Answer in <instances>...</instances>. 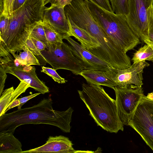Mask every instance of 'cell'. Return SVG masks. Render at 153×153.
Returning <instances> with one entry per match:
<instances>
[{"mask_svg":"<svg viewBox=\"0 0 153 153\" xmlns=\"http://www.w3.org/2000/svg\"><path fill=\"white\" fill-rule=\"evenodd\" d=\"M73 0H65V6L70 4Z\"/></svg>","mask_w":153,"mask_h":153,"instance_id":"cell-36","label":"cell"},{"mask_svg":"<svg viewBox=\"0 0 153 153\" xmlns=\"http://www.w3.org/2000/svg\"><path fill=\"white\" fill-rule=\"evenodd\" d=\"M128 3L127 22L134 34L145 43L148 40V12L153 0H128Z\"/></svg>","mask_w":153,"mask_h":153,"instance_id":"cell-8","label":"cell"},{"mask_svg":"<svg viewBox=\"0 0 153 153\" xmlns=\"http://www.w3.org/2000/svg\"><path fill=\"white\" fill-rule=\"evenodd\" d=\"M42 24L48 45L63 42V39L60 36L47 21L43 20Z\"/></svg>","mask_w":153,"mask_h":153,"instance_id":"cell-20","label":"cell"},{"mask_svg":"<svg viewBox=\"0 0 153 153\" xmlns=\"http://www.w3.org/2000/svg\"><path fill=\"white\" fill-rule=\"evenodd\" d=\"M23 46L26 48L34 55L37 56L41 55V52H39L36 48L31 38L30 35L27 39Z\"/></svg>","mask_w":153,"mask_h":153,"instance_id":"cell-27","label":"cell"},{"mask_svg":"<svg viewBox=\"0 0 153 153\" xmlns=\"http://www.w3.org/2000/svg\"><path fill=\"white\" fill-rule=\"evenodd\" d=\"M10 18L3 14L0 15V37L6 31L9 23Z\"/></svg>","mask_w":153,"mask_h":153,"instance_id":"cell-26","label":"cell"},{"mask_svg":"<svg viewBox=\"0 0 153 153\" xmlns=\"http://www.w3.org/2000/svg\"><path fill=\"white\" fill-rule=\"evenodd\" d=\"M30 35L42 42L47 48L48 45L45 30L43 27L42 21L36 22L30 27Z\"/></svg>","mask_w":153,"mask_h":153,"instance_id":"cell-19","label":"cell"},{"mask_svg":"<svg viewBox=\"0 0 153 153\" xmlns=\"http://www.w3.org/2000/svg\"><path fill=\"white\" fill-rule=\"evenodd\" d=\"M19 51V54H16L15 53H11L15 59L19 60L23 65L30 66L32 65H40L39 60L31 52L25 47L22 48V51Z\"/></svg>","mask_w":153,"mask_h":153,"instance_id":"cell-18","label":"cell"},{"mask_svg":"<svg viewBox=\"0 0 153 153\" xmlns=\"http://www.w3.org/2000/svg\"><path fill=\"white\" fill-rule=\"evenodd\" d=\"M78 90L80 99L97 125L110 133L123 131V124L118 111L116 100L101 85L83 83Z\"/></svg>","mask_w":153,"mask_h":153,"instance_id":"cell-3","label":"cell"},{"mask_svg":"<svg viewBox=\"0 0 153 153\" xmlns=\"http://www.w3.org/2000/svg\"><path fill=\"white\" fill-rule=\"evenodd\" d=\"M149 64L145 61L133 63L129 68L120 69L111 66L105 73L116 84L117 86L124 87L130 84L142 87L143 84V70Z\"/></svg>","mask_w":153,"mask_h":153,"instance_id":"cell-9","label":"cell"},{"mask_svg":"<svg viewBox=\"0 0 153 153\" xmlns=\"http://www.w3.org/2000/svg\"><path fill=\"white\" fill-rule=\"evenodd\" d=\"M116 105L120 119L123 125L128 126L141 100L144 95L142 87L130 84L124 87L115 86Z\"/></svg>","mask_w":153,"mask_h":153,"instance_id":"cell-7","label":"cell"},{"mask_svg":"<svg viewBox=\"0 0 153 153\" xmlns=\"http://www.w3.org/2000/svg\"><path fill=\"white\" fill-rule=\"evenodd\" d=\"M30 36L36 48L39 52H41V51L45 50V48H46V47L45 45L42 42L32 36L30 35Z\"/></svg>","mask_w":153,"mask_h":153,"instance_id":"cell-32","label":"cell"},{"mask_svg":"<svg viewBox=\"0 0 153 153\" xmlns=\"http://www.w3.org/2000/svg\"><path fill=\"white\" fill-rule=\"evenodd\" d=\"M96 4L108 11L113 12L109 0H91Z\"/></svg>","mask_w":153,"mask_h":153,"instance_id":"cell-28","label":"cell"},{"mask_svg":"<svg viewBox=\"0 0 153 153\" xmlns=\"http://www.w3.org/2000/svg\"><path fill=\"white\" fill-rule=\"evenodd\" d=\"M53 103L50 97L32 107L4 114L0 116V133L13 134L16 129L21 125L40 124L55 126L64 132H70L73 109L70 107L64 111L54 110Z\"/></svg>","mask_w":153,"mask_h":153,"instance_id":"cell-1","label":"cell"},{"mask_svg":"<svg viewBox=\"0 0 153 153\" xmlns=\"http://www.w3.org/2000/svg\"><path fill=\"white\" fill-rule=\"evenodd\" d=\"M65 39L69 43L73 54L80 61L84 69L105 71L112 66L84 48L71 36Z\"/></svg>","mask_w":153,"mask_h":153,"instance_id":"cell-10","label":"cell"},{"mask_svg":"<svg viewBox=\"0 0 153 153\" xmlns=\"http://www.w3.org/2000/svg\"><path fill=\"white\" fill-rule=\"evenodd\" d=\"M88 84L106 86L112 89L116 85L102 71L83 70L79 74Z\"/></svg>","mask_w":153,"mask_h":153,"instance_id":"cell-15","label":"cell"},{"mask_svg":"<svg viewBox=\"0 0 153 153\" xmlns=\"http://www.w3.org/2000/svg\"><path fill=\"white\" fill-rule=\"evenodd\" d=\"M44 0H26L20 8L13 12L8 28L0 37V56L22 51L30 33V27L42 21Z\"/></svg>","mask_w":153,"mask_h":153,"instance_id":"cell-2","label":"cell"},{"mask_svg":"<svg viewBox=\"0 0 153 153\" xmlns=\"http://www.w3.org/2000/svg\"><path fill=\"white\" fill-rule=\"evenodd\" d=\"M68 20L71 36L74 37L79 41L82 47L94 54L95 50L99 46L98 42L86 31L78 27L71 21Z\"/></svg>","mask_w":153,"mask_h":153,"instance_id":"cell-14","label":"cell"},{"mask_svg":"<svg viewBox=\"0 0 153 153\" xmlns=\"http://www.w3.org/2000/svg\"><path fill=\"white\" fill-rule=\"evenodd\" d=\"M43 20L47 21L63 39L71 36L69 25L65 13L64 7H45Z\"/></svg>","mask_w":153,"mask_h":153,"instance_id":"cell-11","label":"cell"},{"mask_svg":"<svg viewBox=\"0 0 153 153\" xmlns=\"http://www.w3.org/2000/svg\"><path fill=\"white\" fill-rule=\"evenodd\" d=\"M114 13L126 16L128 14V0H109Z\"/></svg>","mask_w":153,"mask_h":153,"instance_id":"cell-22","label":"cell"},{"mask_svg":"<svg viewBox=\"0 0 153 153\" xmlns=\"http://www.w3.org/2000/svg\"><path fill=\"white\" fill-rule=\"evenodd\" d=\"M26 0H14L13 6V12L21 7Z\"/></svg>","mask_w":153,"mask_h":153,"instance_id":"cell-33","label":"cell"},{"mask_svg":"<svg viewBox=\"0 0 153 153\" xmlns=\"http://www.w3.org/2000/svg\"><path fill=\"white\" fill-rule=\"evenodd\" d=\"M69 138L62 135L50 136L45 143L38 147L22 151L21 153H73L77 152L73 147Z\"/></svg>","mask_w":153,"mask_h":153,"instance_id":"cell-13","label":"cell"},{"mask_svg":"<svg viewBox=\"0 0 153 153\" xmlns=\"http://www.w3.org/2000/svg\"><path fill=\"white\" fill-rule=\"evenodd\" d=\"M65 0H44V5L50 3L51 6L63 7L65 6Z\"/></svg>","mask_w":153,"mask_h":153,"instance_id":"cell-31","label":"cell"},{"mask_svg":"<svg viewBox=\"0 0 153 153\" xmlns=\"http://www.w3.org/2000/svg\"><path fill=\"white\" fill-rule=\"evenodd\" d=\"M41 94L40 92L31 94L30 95L25 97L18 99L19 100L20 104L17 106L18 109L21 108L22 106L29 100L36 97Z\"/></svg>","mask_w":153,"mask_h":153,"instance_id":"cell-30","label":"cell"},{"mask_svg":"<svg viewBox=\"0 0 153 153\" xmlns=\"http://www.w3.org/2000/svg\"><path fill=\"white\" fill-rule=\"evenodd\" d=\"M89 10L94 20L113 42L126 54L140 43L139 38L129 25L126 16L108 11L93 2L87 0Z\"/></svg>","mask_w":153,"mask_h":153,"instance_id":"cell-4","label":"cell"},{"mask_svg":"<svg viewBox=\"0 0 153 153\" xmlns=\"http://www.w3.org/2000/svg\"><path fill=\"white\" fill-rule=\"evenodd\" d=\"M148 40L145 43L153 47V5L148 10Z\"/></svg>","mask_w":153,"mask_h":153,"instance_id":"cell-23","label":"cell"},{"mask_svg":"<svg viewBox=\"0 0 153 153\" xmlns=\"http://www.w3.org/2000/svg\"><path fill=\"white\" fill-rule=\"evenodd\" d=\"M14 90L13 87H12L6 89L2 92L0 98V116L6 113V111L10 105Z\"/></svg>","mask_w":153,"mask_h":153,"instance_id":"cell-21","label":"cell"},{"mask_svg":"<svg viewBox=\"0 0 153 153\" xmlns=\"http://www.w3.org/2000/svg\"><path fill=\"white\" fill-rule=\"evenodd\" d=\"M131 60L134 64L146 60L153 62V47L146 44L136 51Z\"/></svg>","mask_w":153,"mask_h":153,"instance_id":"cell-17","label":"cell"},{"mask_svg":"<svg viewBox=\"0 0 153 153\" xmlns=\"http://www.w3.org/2000/svg\"><path fill=\"white\" fill-rule=\"evenodd\" d=\"M14 0H3L4 8L2 14L9 18H11L12 15L13 6Z\"/></svg>","mask_w":153,"mask_h":153,"instance_id":"cell-25","label":"cell"},{"mask_svg":"<svg viewBox=\"0 0 153 153\" xmlns=\"http://www.w3.org/2000/svg\"><path fill=\"white\" fill-rule=\"evenodd\" d=\"M4 68L7 73L14 76L20 81L25 82L36 91L42 94L49 92V88L45 82L38 77L34 66L23 65L18 68Z\"/></svg>","mask_w":153,"mask_h":153,"instance_id":"cell-12","label":"cell"},{"mask_svg":"<svg viewBox=\"0 0 153 153\" xmlns=\"http://www.w3.org/2000/svg\"><path fill=\"white\" fill-rule=\"evenodd\" d=\"M47 49L41 52L40 56L56 70L66 69L78 75L84 70L70 46L66 43L63 42L49 44Z\"/></svg>","mask_w":153,"mask_h":153,"instance_id":"cell-5","label":"cell"},{"mask_svg":"<svg viewBox=\"0 0 153 153\" xmlns=\"http://www.w3.org/2000/svg\"><path fill=\"white\" fill-rule=\"evenodd\" d=\"M7 73L5 69L1 66L0 65V96L3 92L4 86L6 79L7 77Z\"/></svg>","mask_w":153,"mask_h":153,"instance_id":"cell-29","label":"cell"},{"mask_svg":"<svg viewBox=\"0 0 153 153\" xmlns=\"http://www.w3.org/2000/svg\"><path fill=\"white\" fill-rule=\"evenodd\" d=\"M20 104V102L19 100L18 99H16L9 105L6 112L8 110L11 108H13L15 107L18 106Z\"/></svg>","mask_w":153,"mask_h":153,"instance_id":"cell-34","label":"cell"},{"mask_svg":"<svg viewBox=\"0 0 153 153\" xmlns=\"http://www.w3.org/2000/svg\"><path fill=\"white\" fill-rule=\"evenodd\" d=\"M42 72L45 73L51 77L55 82L63 84L67 81L64 78L61 77L56 72V70L53 68L42 66Z\"/></svg>","mask_w":153,"mask_h":153,"instance_id":"cell-24","label":"cell"},{"mask_svg":"<svg viewBox=\"0 0 153 153\" xmlns=\"http://www.w3.org/2000/svg\"><path fill=\"white\" fill-rule=\"evenodd\" d=\"M153 151V100L144 95L129 123Z\"/></svg>","mask_w":153,"mask_h":153,"instance_id":"cell-6","label":"cell"},{"mask_svg":"<svg viewBox=\"0 0 153 153\" xmlns=\"http://www.w3.org/2000/svg\"><path fill=\"white\" fill-rule=\"evenodd\" d=\"M22 151V143L13 134L0 133V153H21Z\"/></svg>","mask_w":153,"mask_h":153,"instance_id":"cell-16","label":"cell"},{"mask_svg":"<svg viewBox=\"0 0 153 153\" xmlns=\"http://www.w3.org/2000/svg\"><path fill=\"white\" fill-rule=\"evenodd\" d=\"M0 15L2 14L3 12V0H0Z\"/></svg>","mask_w":153,"mask_h":153,"instance_id":"cell-35","label":"cell"}]
</instances>
